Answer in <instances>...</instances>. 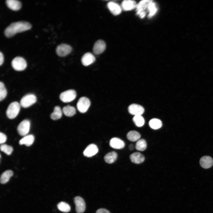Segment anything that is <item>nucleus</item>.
<instances>
[{
	"label": "nucleus",
	"instance_id": "1",
	"mask_svg": "<svg viewBox=\"0 0 213 213\" xmlns=\"http://www.w3.org/2000/svg\"><path fill=\"white\" fill-rule=\"evenodd\" d=\"M136 14L140 18H144L148 13V17L151 18L156 13L157 8L156 5L153 1L143 0L141 1L137 5Z\"/></svg>",
	"mask_w": 213,
	"mask_h": 213
},
{
	"label": "nucleus",
	"instance_id": "2",
	"mask_svg": "<svg viewBox=\"0 0 213 213\" xmlns=\"http://www.w3.org/2000/svg\"><path fill=\"white\" fill-rule=\"evenodd\" d=\"M31 28V25L27 22L19 21L13 22L6 28L4 31V34L6 37L10 38L17 33L30 30Z\"/></svg>",
	"mask_w": 213,
	"mask_h": 213
},
{
	"label": "nucleus",
	"instance_id": "3",
	"mask_svg": "<svg viewBox=\"0 0 213 213\" xmlns=\"http://www.w3.org/2000/svg\"><path fill=\"white\" fill-rule=\"evenodd\" d=\"M20 108V105L18 102L14 101L11 103L7 110V116L11 119L15 118L19 113Z\"/></svg>",
	"mask_w": 213,
	"mask_h": 213
},
{
	"label": "nucleus",
	"instance_id": "4",
	"mask_svg": "<svg viewBox=\"0 0 213 213\" xmlns=\"http://www.w3.org/2000/svg\"><path fill=\"white\" fill-rule=\"evenodd\" d=\"M37 98L34 94H28L22 98L20 101V104L22 107L26 108L35 104Z\"/></svg>",
	"mask_w": 213,
	"mask_h": 213
},
{
	"label": "nucleus",
	"instance_id": "5",
	"mask_svg": "<svg viewBox=\"0 0 213 213\" xmlns=\"http://www.w3.org/2000/svg\"><path fill=\"white\" fill-rule=\"evenodd\" d=\"M11 65L15 70L21 71L24 70L27 67V63L25 60L20 57H17L12 61Z\"/></svg>",
	"mask_w": 213,
	"mask_h": 213
},
{
	"label": "nucleus",
	"instance_id": "6",
	"mask_svg": "<svg viewBox=\"0 0 213 213\" xmlns=\"http://www.w3.org/2000/svg\"><path fill=\"white\" fill-rule=\"evenodd\" d=\"M77 94L74 90L70 89L62 93L59 98L61 101L64 103H68L73 101L76 98Z\"/></svg>",
	"mask_w": 213,
	"mask_h": 213
},
{
	"label": "nucleus",
	"instance_id": "7",
	"mask_svg": "<svg viewBox=\"0 0 213 213\" xmlns=\"http://www.w3.org/2000/svg\"><path fill=\"white\" fill-rule=\"evenodd\" d=\"M91 105L89 99L85 97L80 98L77 103V107L78 110L81 113L87 112Z\"/></svg>",
	"mask_w": 213,
	"mask_h": 213
},
{
	"label": "nucleus",
	"instance_id": "8",
	"mask_svg": "<svg viewBox=\"0 0 213 213\" xmlns=\"http://www.w3.org/2000/svg\"><path fill=\"white\" fill-rule=\"evenodd\" d=\"M30 125L29 120H22L20 123L17 128L19 134L22 136L27 135L30 130Z\"/></svg>",
	"mask_w": 213,
	"mask_h": 213
},
{
	"label": "nucleus",
	"instance_id": "9",
	"mask_svg": "<svg viewBox=\"0 0 213 213\" xmlns=\"http://www.w3.org/2000/svg\"><path fill=\"white\" fill-rule=\"evenodd\" d=\"M72 51L71 47L69 45L62 43L59 45L56 49L57 55L60 57H65L70 54Z\"/></svg>",
	"mask_w": 213,
	"mask_h": 213
},
{
	"label": "nucleus",
	"instance_id": "10",
	"mask_svg": "<svg viewBox=\"0 0 213 213\" xmlns=\"http://www.w3.org/2000/svg\"><path fill=\"white\" fill-rule=\"evenodd\" d=\"M75 205V210L77 213H83L85 209V203L83 199L80 196H76L74 198Z\"/></svg>",
	"mask_w": 213,
	"mask_h": 213
},
{
	"label": "nucleus",
	"instance_id": "11",
	"mask_svg": "<svg viewBox=\"0 0 213 213\" xmlns=\"http://www.w3.org/2000/svg\"><path fill=\"white\" fill-rule=\"evenodd\" d=\"M129 112L135 116L141 115L144 112V109L141 106L136 104H132L128 108Z\"/></svg>",
	"mask_w": 213,
	"mask_h": 213
},
{
	"label": "nucleus",
	"instance_id": "12",
	"mask_svg": "<svg viewBox=\"0 0 213 213\" xmlns=\"http://www.w3.org/2000/svg\"><path fill=\"white\" fill-rule=\"evenodd\" d=\"M99 151L97 146L95 144H91L88 145L83 152L85 156L91 157L96 154Z\"/></svg>",
	"mask_w": 213,
	"mask_h": 213
},
{
	"label": "nucleus",
	"instance_id": "13",
	"mask_svg": "<svg viewBox=\"0 0 213 213\" xmlns=\"http://www.w3.org/2000/svg\"><path fill=\"white\" fill-rule=\"evenodd\" d=\"M106 48V44L105 42L102 40H99L95 43L93 48L94 53L99 54L103 53Z\"/></svg>",
	"mask_w": 213,
	"mask_h": 213
},
{
	"label": "nucleus",
	"instance_id": "14",
	"mask_svg": "<svg viewBox=\"0 0 213 213\" xmlns=\"http://www.w3.org/2000/svg\"><path fill=\"white\" fill-rule=\"evenodd\" d=\"M107 7L111 13L114 15H117L121 12L122 8L117 3L113 2H109Z\"/></svg>",
	"mask_w": 213,
	"mask_h": 213
},
{
	"label": "nucleus",
	"instance_id": "15",
	"mask_svg": "<svg viewBox=\"0 0 213 213\" xmlns=\"http://www.w3.org/2000/svg\"><path fill=\"white\" fill-rule=\"evenodd\" d=\"M96 60L95 57L90 53H87L82 57L81 62L84 66H88L94 63Z\"/></svg>",
	"mask_w": 213,
	"mask_h": 213
},
{
	"label": "nucleus",
	"instance_id": "16",
	"mask_svg": "<svg viewBox=\"0 0 213 213\" xmlns=\"http://www.w3.org/2000/svg\"><path fill=\"white\" fill-rule=\"evenodd\" d=\"M200 164L201 166L204 169L209 168L213 164V160L210 156H203L200 159Z\"/></svg>",
	"mask_w": 213,
	"mask_h": 213
},
{
	"label": "nucleus",
	"instance_id": "17",
	"mask_svg": "<svg viewBox=\"0 0 213 213\" xmlns=\"http://www.w3.org/2000/svg\"><path fill=\"white\" fill-rule=\"evenodd\" d=\"M109 145L112 148L116 149L123 148L125 146L124 142L117 138H112L109 142Z\"/></svg>",
	"mask_w": 213,
	"mask_h": 213
},
{
	"label": "nucleus",
	"instance_id": "18",
	"mask_svg": "<svg viewBox=\"0 0 213 213\" xmlns=\"http://www.w3.org/2000/svg\"><path fill=\"white\" fill-rule=\"evenodd\" d=\"M137 5L134 1L125 0L122 2L121 8L124 11H129L136 8Z\"/></svg>",
	"mask_w": 213,
	"mask_h": 213
},
{
	"label": "nucleus",
	"instance_id": "19",
	"mask_svg": "<svg viewBox=\"0 0 213 213\" xmlns=\"http://www.w3.org/2000/svg\"><path fill=\"white\" fill-rule=\"evenodd\" d=\"M130 159L132 162L139 164L144 162L145 157L142 154L139 152H135L131 154Z\"/></svg>",
	"mask_w": 213,
	"mask_h": 213
},
{
	"label": "nucleus",
	"instance_id": "20",
	"mask_svg": "<svg viewBox=\"0 0 213 213\" xmlns=\"http://www.w3.org/2000/svg\"><path fill=\"white\" fill-rule=\"evenodd\" d=\"M6 3L8 8L14 11H17L21 7L20 2L17 0H7Z\"/></svg>",
	"mask_w": 213,
	"mask_h": 213
},
{
	"label": "nucleus",
	"instance_id": "21",
	"mask_svg": "<svg viewBox=\"0 0 213 213\" xmlns=\"http://www.w3.org/2000/svg\"><path fill=\"white\" fill-rule=\"evenodd\" d=\"M34 139V137L33 135H27L20 140L19 143L20 145L24 144L29 146L33 143Z\"/></svg>",
	"mask_w": 213,
	"mask_h": 213
},
{
	"label": "nucleus",
	"instance_id": "22",
	"mask_svg": "<svg viewBox=\"0 0 213 213\" xmlns=\"http://www.w3.org/2000/svg\"><path fill=\"white\" fill-rule=\"evenodd\" d=\"M13 174V172L11 170H7L4 172L1 176L0 179L1 183L4 184L7 183Z\"/></svg>",
	"mask_w": 213,
	"mask_h": 213
},
{
	"label": "nucleus",
	"instance_id": "23",
	"mask_svg": "<svg viewBox=\"0 0 213 213\" xmlns=\"http://www.w3.org/2000/svg\"><path fill=\"white\" fill-rule=\"evenodd\" d=\"M117 157V153L114 151H112L107 154L104 157V159L106 162L111 164L114 162Z\"/></svg>",
	"mask_w": 213,
	"mask_h": 213
},
{
	"label": "nucleus",
	"instance_id": "24",
	"mask_svg": "<svg viewBox=\"0 0 213 213\" xmlns=\"http://www.w3.org/2000/svg\"><path fill=\"white\" fill-rule=\"evenodd\" d=\"M62 116V112L60 107L56 106L54 110L50 115V117L53 120H56L60 119Z\"/></svg>",
	"mask_w": 213,
	"mask_h": 213
},
{
	"label": "nucleus",
	"instance_id": "25",
	"mask_svg": "<svg viewBox=\"0 0 213 213\" xmlns=\"http://www.w3.org/2000/svg\"><path fill=\"white\" fill-rule=\"evenodd\" d=\"M62 112L65 116L71 117L75 114L76 110L74 107L68 105L63 107Z\"/></svg>",
	"mask_w": 213,
	"mask_h": 213
},
{
	"label": "nucleus",
	"instance_id": "26",
	"mask_svg": "<svg viewBox=\"0 0 213 213\" xmlns=\"http://www.w3.org/2000/svg\"><path fill=\"white\" fill-rule=\"evenodd\" d=\"M141 136V135L138 132L134 130L129 131L127 135V137L128 140L133 142L138 141Z\"/></svg>",
	"mask_w": 213,
	"mask_h": 213
},
{
	"label": "nucleus",
	"instance_id": "27",
	"mask_svg": "<svg viewBox=\"0 0 213 213\" xmlns=\"http://www.w3.org/2000/svg\"><path fill=\"white\" fill-rule=\"evenodd\" d=\"M149 125L150 127L152 129L157 130L160 128L162 126V122L160 120L153 118L149 122Z\"/></svg>",
	"mask_w": 213,
	"mask_h": 213
},
{
	"label": "nucleus",
	"instance_id": "28",
	"mask_svg": "<svg viewBox=\"0 0 213 213\" xmlns=\"http://www.w3.org/2000/svg\"><path fill=\"white\" fill-rule=\"evenodd\" d=\"M135 147L138 151H143L145 150L147 147L146 141L143 139L138 140L136 143Z\"/></svg>",
	"mask_w": 213,
	"mask_h": 213
},
{
	"label": "nucleus",
	"instance_id": "29",
	"mask_svg": "<svg viewBox=\"0 0 213 213\" xmlns=\"http://www.w3.org/2000/svg\"><path fill=\"white\" fill-rule=\"evenodd\" d=\"M58 209L60 211L64 212H69L71 209L70 206L67 203L64 202H61L57 204Z\"/></svg>",
	"mask_w": 213,
	"mask_h": 213
},
{
	"label": "nucleus",
	"instance_id": "30",
	"mask_svg": "<svg viewBox=\"0 0 213 213\" xmlns=\"http://www.w3.org/2000/svg\"><path fill=\"white\" fill-rule=\"evenodd\" d=\"M133 120L135 125L138 127L142 126L145 123L144 118L141 115L135 116Z\"/></svg>",
	"mask_w": 213,
	"mask_h": 213
},
{
	"label": "nucleus",
	"instance_id": "31",
	"mask_svg": "<svg viewBox=\"0 0 213 213\" xmlns=\"http://www.w3.org/2000/svg\"><path fill=\"white\" fill-rule=\"evenodd\" d=\"M7 94V89L3 83L0 82V101H2L6 96Z\"/></svg>",
	"mask_w": 213,
	"mask_h": 213
},
{
	"label": "nucleus",
	"instance_id": "32",
	"mask_svg": "<svg viewBox=\"0 0 213 213\" xmlns=\"http://www.w3.org/2000/svg\"><path fill=\"white\" fill-rule=\"evenodd\" d=\"M1 150L7 155H10L13 151V148L11 146L6 144H2L0 146Z\"/></svg>",
	"mask_w": 213,
	"mask_h": 213
},
{
	"label": "nucleus",
	"instance_id": "33",
	"mask_svg": "<svg viewBox=\"0 0 213 213\" xmlns=\"http://www.w3.org/2000/svg\"><path fill=\"white\" fill-rule=\"evenodd\" d=\"M7 139L6 135L4 133L1 132L0 133V143L3 144L5 142Z\"/></svg>",
	"mask_w": 213,
	"mask_h": 213
},
{
	"label": "nucleus",
	"instance_id": "34",
	"mask_svg": "<svg viewBox=\"0 0 213 213\" xmlns=\"http://www.w3.org/2000/svg\"><path fill=\"white\" fill-rule=\"evenodd\" d=\"M96 213H110V212L107 209L102 208L98 209Z\"/></svg>",
	"mask_w": 213,
	"mask_h": 213
},
{
	"label": "nucleus",
	"instance_id": "35",
	"mask_svg": "<svg viewBox=\"0 0 213 213\" xmlns=\"http://www.w3.org/2000/svg\"><path fill=\"white\" fill-rule=\"evenodd\" d=\"M4 57L3 54L0 52V65L1 66L3 63Z\"/></svg>",
	"mask_w": 213,
	"mask_h": 213
},
{
	"label": "nucleus",
	"instance_id": "36",
	"mask_svg": "<svg viewBox=\"0 0 213 213\" xmlns=\"http://www.w3.org/2000/svg\"><path fill=\"white\" fill-rule=\"evenodd\" d=\"M134 146L132 144H130L129 146V148L130 150H132L133 149Z\"/></svg>",
	"mask_w": 213,
	"mask_h": 213
}]
</instances>
